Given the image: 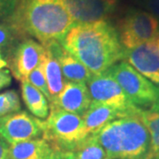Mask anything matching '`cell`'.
I'll return each mask as SVG.
<instances>
[{"label": "cell", "mask_w": 159, "mask_h": 159, "mask_svg": "<svg viewBox=\"0 0 159 159\" xmlns=\"http://www.w3.org/2000/svg\"><path fill=\"white\" fill-rule=\"evenodd\" d=\"M61 43L93 74H102L122 60L125 51L117 29L106 20L74 24Z\"/></svg>", "instance_id": "obj_1"}, {"label": "cell", "mask_w": 159, "mask_h": 159, "mask_svg": "<svg viewBox=\"0 0 159 159\" xmlns=\"http://www.w3.org/2000/svg\"><path fill=\"white\" fill-rule=\"evenodd\" d=\"M9 26L20 36H31L42 44L62 42L74 25L63 0H20Z\"/></svg>", "instance_id": "obj_2"}, {"label": "cell", "mask_w": 159, "mask_h": 159, "mask_svg": "<svg viewBox=\"0 0 159 159\" xmlns=\"http://www.w3.org/2000/svg\"><path fill=\"white\" fill-rule=\"evenodd\" d=\"M93 134L111 159H150V137L139 115L115 119Z\"/></svg>", "instance_id": "obj_3"}, {"label": "cell", "mask_w": 159, "mask_h": 159, "mask_svg": "<svg viewBox=\"0 0 159 159\" xmlns=\"http://www.w3.org/2000/svg\"><path fill=\"white\" fill-rule=\"evenodd\" d=\"M89 136L81 115L50 107V113L44 121L43 138L55 150L74 151Z\"/></svg>", "instance_id": "obj_4"}, {"label": "cell", "mask_w": 159, "mask_h": 159, "mask_svg": "<svg viewBox=\"0 0 159 159\" xmlns=\"http://www.w3.org/2000/svg\"><path fill=\"white\" fill-rule=\"evenodd\" d=\"M118 81L132 102L148 109L159 102V88L125 61L115 64L106 71Z\"/></svg>", "instance_id": "obj_5"}, {"label": "cell", "mask_w": 159, "mask_h": 159, "mask_svg": "<svg viewBox=\"0 0 159 159\" xmlns=\"http://www.w3.org/2000/svg\"><path fill=\"white\" fill-rule=\"evenodd\" d=\"M119 40L129 50L159 38V20L148 11L132 10L118 23Z\"/></svg>", "instance_id": "obj_6"}, {"label": "cell", "mask_w": 159, "mask_h": 159, "mask_svg": "<svg viewBox=\"0 0 159 159\" xmlns=\"http://www.w3.org/2000/svg\"><path fill=\"white\" fill-rule=\"evenodd\" d=\"M87 83L92 102L110 106L125 117L138 116L140 113L142 109L132 102L118 81L107 72L93 74Z\"/></svg>", "instance_id": "obj_7"}, {"label": "cell", "mask_w": 159, "mask_h": 159, "mask_svg": "<svg viewBox=\"0 0 159 159\" xmlns=\"http://www.w3.org/2000/svg\"><path fill=\"white\" fill-rule=\"evenodd\" d=\"M44 121L25 111L0 117V138L9 145L43 137Z\"/></svg>", "instance_id": "obj_8"}, {"label": "cell", "mask_w": 159, "mask_h": 159, "mask_svg": "<svg viewBox=\"0 0 159 159\" xmlns=\"http://www.w3.org/2000/svg\"><path fill=\"white\" fill-rule=\"evenodd\" d=\"M158 39L124 51L123 59L159 88Z\"/></svg>", "instance_id": "obj_9"}, {"label": "cell", "mask_w": 159, "mask_h": 159, "mask_svg": "<svg viewBox=\"0 0 159 159\" xmlns=\"http://www.w3.org/2000/svg\"><path fill=\"white\" fill-rule=\"evenodd\" d=\"M74 24L93 23L107 20L113 13L119 0H63Z\"/></svg>", "instance_id": "obj_10"}, {"label": "cell", "mask_w": 159, "mask_h": 159, "mask_svg": "<svg viewBox=\"0 0 159 159\" xmlns=\"http://www.w3.org/2000/svg\"><path fill=\"white\" fill-rule=\"evenodd\" d=\"M44 47L34 39H25L12 51L10 69L19 80L28 79L29 74L43 61Z\"/></svg>", "instance_id": "obj_11"}, {"label": "cell", "mask_w": 159, "mask_h": 159, "mask_svg": "<svg viewBox=\"0 0 159 159\" xmlns=\"http://www.w3.org/2000/svg\"><path fill=\"white\" fill-rule=\"evenodd\" d=\"M91 102L89 90L86 83L67 81L60 94L50 102V107L82 116L89 108Z\"/></svg>", "instance_id": "obj_12"}, {"label": "cell", "mask_w": 159, "mask_h": 159, "mask_svg": "<svg viewBox=\"0 0 159 159\" xmlns=\"http://www.w3.org/2000/svg\"><path fill=\"white\" fill-rule=\"evenodd\" d=\"M43 45L49 49L57 57L64 77L67 81L87 83L90 80L93 74L73 54L66 50L60 42H51Z\"/></svg>", "instance_id": "obj_13"}, {"label": "cell", "mask_w": 159, "mask_h": 159, "mask_svg": "<svg viewBox=\"0 0 159 159\" xmlns=\"http://www.w3.org/2000/svg\"><path fill=\"white\" fill-rule=\"evenodd\" d=\"M11 159H51L55 149L42 138L9 145Z\"/></svg>", "instance_id": "obj_14"}, {"label": "cell", "mask_w": 159, "mask_h": 159, "mask_svg": "<svg viewBox=\"0 0 159 159\" xmlns=\"http://www.w3.org/2000/svg\"><path fill=\"white\" fill-rule=\"evenodd\" d=\"M125 118L119 111L102 103L91 102L89 108L82 115L85 129L89 135L97 133L115 119Z\"/></svg>", "instance_id": "obj_15"}, {"label": "cell", "mask_w": 159, "mask_h": 159, "mask_svg": "<svg viewBox=\"0 0 159 159\" xmlns=\"http://www.w3.org/2000/svg\"><path fill=\"white\" fill-rule=\"evenodd\" d=\"M43 65V72L50 92V97H51L50 102H51L60 94L65 85L66 84L67 80L64 77V74L57 57L46 47H44Z\"/></svg>", "instance_id": "obj_16"}, {"label": "cell", "mask_w": 159, "mask_h": 159, "mask_svg": "<svg viewBox=\"0 0 159 159\" xmlns=\"http://www.w3.org/2000/svg\"><path fill=\"white\" fill-rule=\"evenodd\" d=\"M21 96L30 113L37 119H46L50 113V104L46 97L27 80L20 81Z\"/></svg>", "instance_id": "obj_17"}, {"label": "cell", "mask_w": 159, "mask_h": 159, "mask_svg": "<svg viewBox=\"0 0 159 159\" xmlns=\"http://www.w3.org/2000/svg\"><path fill=\"white\" fill-rule=\"evenodd\" d=\"M139 117L148 129L150 137V159H159V102L142 109Z\"/></svg>", "instance_id": "obj_18"}, {"label": "cell", "mask_w": 159, "mask_h": 159, "mask_svg": "<svg viewBox=\"0 0 159 159\" xmlns=\"http://www.w3.org/2000/svg\"><path fill=\"white\" fill-rule=\"evenodd\" d=\"M72 152L78 159H111L95 134H90Z\"/></svg>", "instance_id": "obj_19"}, {"label": "cell", "mask_w": 159, "mask_h": 159, "mask_svg": "<svg viewBox=\"0 0 159 159\" xmlns=\"http://www.w3.org/2000/svg\"><path fill=\"white\" fill-rule=\"evenodd\" d=\"M21 108L18 94L14 90H7L0 94V117L17 112Z\"/></svg>", "instance_id": "obj_20"}, {"label": "cell", "mask_w": 159, "mask_h": 159, "mask_svg": "<svg viewBox=\"0 0 159 159\" xmlns=\"http://www.w3.org/2000/svg\"><path fill=\"white\" fill-rule=\"evenodd\" d=\"M27 80L34 87H35L37 89H39L50 102L51 97H50V92H49V88H48L47 80H46L45 75H44V72H43V61L36 68L34 69L29 74Z\"/></svg>", "instance_id": "obj_21"}, {"label": "cell", "mask_w": 159, "mask_h": 159, "mask_svg": "<svg viewBox=\"0 0 159 159\" xmlns=\"http://www.w3.org/2000/svg\"><path fill=\"white\" fill-rule=\"evenodd\" d=\"M13 34L15 33L9 25L0 24V51L11 44L13 40Z\"/></svg>", "instance_id": "obj_22"}, {"label": "cell", "mask_w": 159, "mask_h": 159, "mask_svg": "<svg viewBox=\"0 0 159 159\" xmlns=\"http://www.w3.org/2000/svg\"><path fill=\"white\" fill-rule=\"evenodd\" d=\"M20 0H0V20H8L15 11Z\"/></svg>", "instance_id": "obj_23"}, {"label": "cell", "mask_w": 159, "mask_h": 159, "mask_svg": "<svg viewBox=\"0 0 159 159\" xmlns=\"http://www.w3.org/2000/svg\"><path fill=\"white\" fill-rule=\"evenodd\" d=\"M146 9L159 20V0H143Z\"/></svg>", "instance_id": "obj_24"}, {"label": "cell", "mask_w": 159, "mask_h": 159, "mask_svg": "<svg viewBox=\"0 0 159 159\" xmlns=\"http://www.w3.org/2000/svg\"><path fill=\"white\" fill-rule=\"evenodd\" d=\"M11 76L8 69L0 70V90L11 84Z\"/></svg>", "instance_id": "obj_25"}, {"label": "cell", "mask_w": 159, "mask_h": 159, "mask_svg": "<svg viewBox=\"0 0 159 159\" xmlns=\"http://www.w3.org/2000/svg\"><path fill=\"white\" fill-rule=\"evenodd\" d=\"M0 159H11L9 144L0 138Z\"/></svg>", "instance_id": "obj_26"}, {"label": "cell", "mask_w": 159, "mask_h": 159, "mask_svg": "<svg viewBox=\"0 0 159 159\" xmlns=\"http://www.w3.org/2000/svg\"><path fill=\"white\" fill-rule=\"evenodd\" d=\"M62 153L64 159H78L74 152L72 151H66V152H62Z\"/></svg>", "instance_id": "obj_27"}, {"label": "cell", "mask_w": 159, "mask_h": 159, "mask_svg": "<svg viewBox=\"0 0 159 159\" xmlns=\"http://www.w3.org/2000/svg\"><path fill=\"white\" fill-rule=\"evenodd\" d=\"M51 159H64L63 157V153L61 151H58V150H55L54 153L52 155Z\"/></svg>", "instance_id": "obj_28"}, {"label": "cell", "mask_w": 159, "mask_h": 159, "mask_svg": "<svg viewBox=\"0 0 159 159\" xmlns=\"http://www.w3.org/2000/svg\"><path fill=\"white\" fill-rule=\"evenodd\" d=\"M7 65H8V64H7V61L3 57V56H2L1 53H0V70H2V69H4L5 67H6Z\"/></svg>", "instance_id": "obj_29"}, {"label": "cell", "mask_w": 159, "mask_h": 159, "mask_svg": "<svg viewBox=\"0 0 159 159\" xmlns=\"http://www.w3.org/2000/svg\"><path fill=\"white\" fill-rule=\"evenodd\" d=\"M157 43H158V48H159V38H158V42H157Z\"/></svg>", "instance_id": "obj_30"}]
</instances>
